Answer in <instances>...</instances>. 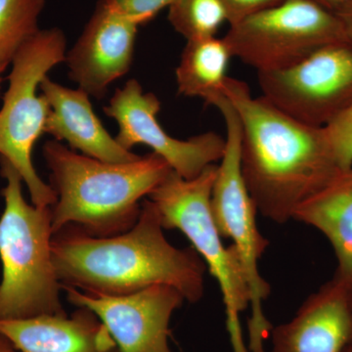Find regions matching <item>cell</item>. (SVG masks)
<instances>
[{"label": "cell", "mask_w": 352, "mask_h": 352, "mask_svg": "<svg viewBox=\"0 0 352 352\" xmlns=\"http://www.w3.org/2000/svg\"><path fill=\"white\" fill-rule=\"evenodd\" d=\"M224 94L239 116L241 173L259 214L277 223L340 171L325 127L302 124L247 83L227 78Z\"/></svg>", "instance_id": "obj_1"}, {"label": "cell", "mask_w": 352, "mask_h": 352, "mask_svg": "<svg viewBox=\"0 0 352 352\" xmlns=\"http://www.w3.org/2000/svg\"><path fill=\"white\" fill-rule=\"evenodd\" d=\"M52 256L61 287L87 293L124 296L168 285L195 303L205 292V261L193 247L178 249L166 240L151 200L143 201L138 221L119 235L64 227L53 235Z\"/></svg>", "instance_id": "obj_2"}, {"label": "cell", "mask_w": 352, "mask_h": 352, "mask_svg": "<svg viewBox=\"0 0 352 352\" xmlns=\"http://www.w3.org/2000/svg\"><path fill=\"white\" fill-rule=\"evenodd\" d=\"M43 152L57 196L53 234L69 226L97 237L126 232L138 221L141 199L173 170L153 152L124 164L78 154L56 140L47 141Z\"/></svg>", "instance_id": "obj_3"}, {"label": "cell", "mask_w": 352, "mask_h": 352, "mask_svg": "<svg viewBox=\"0 0 352 352\" xmlns=\"http://www.w3.org/2000/svg\"><path fill=\"white\" fill-rule=\"evenodd\" d=\"M6 180V201L0 217V320L66 314L52 256V208L27 203L22 177L0 157Z\"/></svg>", "instance_id": "obj_4"}, {"label": "cell", "mask_w": 352, "mask_h": 352, "mask_svg": "<svg viewBox=\"0 0 352 352\" xmlns=\"http://www.w3.org/2000/svg\"><path fill=\"white\" fill-rule=\"evenodd\" d=\"M67 39L59 28L41 30L14 57L0 109V157L12 164L27 185L32 205L52 207L57 196L39 177L32 154L45 133L50 104L38 94L41 82L66 59Z\"/></svg>", "instance_id": "obj_5"}, {"label": "cell", "mask_w": 352, "mask_h": 352, "mask_svg": "<svg viewBox=\"0 0 352 352\" xmlns=\"http://www.w3.org/2000/svg\"><path fill=\"white\" fill-rule=\"evenodd\" d=\"M217 164H210L193 179L171 170L149 195L164 229L182 231L217 280L226 305L227 332L233 352H249L243 339L241 312L250 307V289L239 254L226 248L210 212V197Z\"/></svg>", "instance_id": "obj_6"}, {"label": "cell", "mask_w": 352, "mask_h": 352, "mask_svg": "<svg viewBox=\"0 0 352 352\" xmlns=\"http://www.w3.org/2000/svg\"><path fill=\"white\" fill-rule=\"evenodd\" d=\"M214 107L226 122V138L212 185L210 212L220 237L233 241L247 278L251 307V318L248 321L250 351L264 352V340L270 337L273 327L263 314V302L271 289L259 273L258 261L270 241L259 232L256 219L258 208L241 173L239 116L226 96L219 99Z\"/></svg>", "instance_id": "obj_7"}, {"label": "cell", "mask_w": 352, "mask_h": 352, "mask_svg": "<svg viewBox=\"0 0 352 352\" xmlns=\"http://www.w3.org/2000/svg\"><path fill=\"white\" fill-rule=\"evenodd\" d=\"M223 38L233 57L258 73H268L293 66L346 36L336 13L314 0H284L230 25Z\"/></svg>", "instance_id": "obj_8"}, {"label": "cell", "mask_w": 352, "mask_h": 352, "mask_svg": "<svg viewBox=\"0 0 352 352\" xmlns=\"http://www.w3.org/2000/svg\"><path fill=\"white\" fill-rule=\"evenodd\" d=\"M266 100L302 124L327 126L352 104V43L324 44L298 63L258 73Z\"/></svg>", "instance_id": "obj_9"}, {"label": "cell", "mask_w": 352, "mask_h": 352, "mask_svg": "<svg viewBox=\"0 0 352 352\" xmlns=\"http://www.w3.org/2000/svg\"><path fill=\"white\" fill-rule=\"evenodd\" d=\"M161 102L152 92H144L138 80H127L118 88L104 113L119 126L118 143L131 151L136 145H146L170 164L171 170L185 179H193L210 164L221 160L226 138L208 131L180 140L168 135L160 122Z\"/></svg>", "instance_id": "obj_10"}, {"label": "cell", "mask_w": 352, "mask_h": 352, "mask_svg": "<svg viewBox=\"0 0 352 352\" xmlns=\"http://www.w3.org/2000/svg\"><path fill=\"white\" fill-rule=\"evenodd\" d=\"M67 300L98 316L119 352H171L168 327L184 296L173 287L154 285L136 293L107 296L62 287Z\"/></svg>", "instance_id": "obj_11"}, {"label": "cell", "mask_w": 352, "mask_h": 352, "mask_svg": "<svg viewBox=\"0 0 352 352\" xmlns=\"http://www.w3.org/2000/svg\"><path fill=\"white\" fill-rule=\"evenodd\" d=\"M139 27L99 0L80 38L67 52L69 80L90 97L104 98L110 85L131 68Z\"/></svg>", "instance_id": "obj_12"}, {"label": "cell", "mask_w": 352, "mask_h": 352, "mask_svg": "<svg viewBox=\"0 0 352 352\" xmlns=\"http://www.w3.org/2000/svg\"><path fill=\"white\" fill-rule=\"evenodd\" d=\"M270 335L271 352H344L352 344V287L333 276Z\"/></svg>", "instance_id": "obj_13"}, {"label": "cell", "mask_w": 352, "mask_h": 352, "mask_svg": "<svg viewBox=\"0 0 352 352\" xmlns=\"http://www.w3.org/2000/svg\"><path fill=\"white\" fill-rule=\"evenodd\" d=\"M39 88L50 108L45 133L55 140L65 141L74 151L107 163H131L140 157L122 148L106 131L87 92L64 87L48 76Z\"/></svg>", "instance_id": "obj_14"}, {"label": "cell", "mask_w": 352, "mask_h": 352, "mask_svg": "<svg viewBox=\"0 0 352 352\" xmlns=\"http://www.w3.org/2000/svg\"><path fill=\"white\" fill-rule=\"evenodd\" d=\"M0 333L20 352H119L106 326L91 310L0 320Z\"/></svg>", "instance_id": "obj_15"}, {"label": "cell", "mask_w": 352, "mask_h": 352, "mask_svg": "<svg viewBox=\"0 0 352 352\" xmlns=\"http://www.w3.org/2000/svg\"><path fill=\"white\" fill-rule=\"evenodd\" d=\"M293 219L315 227L327 237L338 261L335 277L352 287V170L340 171L302 201Z\"/></svg>", "instance_id": "obj_16"}, {"label": "cell", "mask_w": 352, "mask_h": 352, "mask_svg": "<svg viewBox=\"0 0 352 352\" xmlns=\"http://www.w3.org/2000/svg\"><path fill=\"white\" fill-rule=\"evenodd\" d=\"M232 57L223 38L187 41L175 71L178 94L214 106L226 96L227 71Z\"/></svg>", "instance_id": "obj_17"}, {"label": "cell", "mask_w": 352, "mask_h": 352, "mask_svg": "<svg viewBox=\"0 0 352 352\" xmlns=\"http://www.w3.org/2000/svg\"><path fill=\"white\" fill-rule=\"evenodd\" d=\"M46 0H0V66L14 57L39 31Z\"/></svg>", "instance_id": "obj_18"}, {"label": "cell", "mask_w": 352, "mask_h": 352, "mask_svg": "<svg viewBox=\"0 0 352 352\" xmlns=\"http://www.w3.org/2000/svg\"><path fill=\"white\" fill-rule=\"evenodd\" d=\"M168 22L183 38L197 41L214 38L228 13L222 0H175L168 7Z\"/></svg>", "instance_id": "obj_19"}, {"label": "cell", "mask_w": 352, "mask_h": 352, "mask_svg": "<svg viewBox=\"0 0 352 352\" xmlns=\"http://www.w3.org/2000/svg\"><path fill=\"white\" fill-rule=\"evenodd\" d=\"M325 129L340 170H352V104Z\"/></svg>", "instance_id": "obj_20"}, {"label": "cell", "mask_w": 352, "mask_h": 352, "mask_svg": "<svg viewBox=\"0 0 352 352\" xmlns=\"http://www.w3.org/2000/svg\"><path fill=\"white\" fill-rule=\"evenodd\" d=\"M108 6L122 15L143 25L151 22L164 8H168L175 0H104Z\"/></svg>", "instance_id": "obj_21"}, {"label": "cell", "mask_w": 352, "mask_h": 352, "mask_svg": "<svg viewBox=\"0 0 352 352\" xmlns=\"http://www.w3.org/2000/svg\"><path fill=\"white\" fill-rule=\"evenodd\" d=\"M228 13V24L233 25L252 14L281 3L284 0H222Z\"/></svg>", "instance_id": "obj_22"}, {"label": "cell", "mask_w": 352, "mask_h": 352, "mask_svg": "<svg viewBox=\"0 0 352 352\" xmlns=\"http://www.w3.org/2000/svg\"><path fill=\"white\" fill-rule=\"evenodd\" d=\"M339 18L340 25L344 30V36L352 43V0H349L342 8L336 13Z\"/></svg>", "instance_id": "obj_23"}, {"label": "cell", "mask_w": 352, "mask_h": 352, "mask_svg": "<svg viewBox=\"0 0 352 352\" xmlns=\"http://www.w3.org/2000/svg\"><path fill=\"white\" fill-rule=\"evenodd\" d=\"M319 6L328 9L331 12L337 13L349 0H314Z\"/></svg>", "instance_id": "obj_24"}, {"label": "cell", "mask_w": 352, "mask_h": 352, "mask_svg": "<svg viewBox=\"0 0 352 352\" xmlns=\"http://www.w3.org/2000/svg\"><path fill=\"white\" fill-rule=\"evenodd\" d=\"M0 352H20L3 333H0Z\"/></svg>", "instance_id": "obj_25"}, {"label": "cell", "mask_w": 352, "mask_h": 352, "mask_svg": "<svg viewBox=\"0 0 352 352\" xmlns=\"http://www.w3.org/2000/svg\"><path fill=\"white\" fill-rule=\"evenodd\" d=\"M6 69L7 67L6 66H0V91H1V85L2 82H3V78H2V75H3V73L6 72Z\"/></svg>", "instance_id": "obj_26"}, {"label": "cell", "mask_w": 352, "mask_h": 352, "mask_svg": "<svg viewBox=\"0 0 352 352\" xmlns=\"http://www.w3.org/2000/svg\"><path fill=\"white\" fill-rule=\"evenodd\" d=\"M344 352H352V344H351V346H347L346 349H344Z\"/></svg>", "instance_id": "obj_27"}]
</instances>
